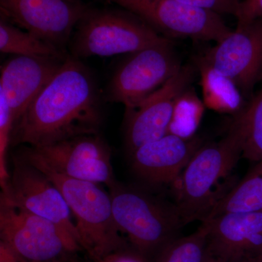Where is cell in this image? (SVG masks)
I'll list each match as a JSON object with an SVG mask.
<instances>
[{
  "mask_svg": "<svg viewBox=\"0 0 262 262\" xmlns=\"http://www.w3.org/2000/svg\"><path fill=\"white\" fill-rule=\"evenodd\" d=\"M101 122V96L94 77L78 58L67 56L15 124L11 142L41 147L96 135Z\"/></svg>",
  "mask_w": 262,
  "mask_h": 262,
  "instance_id": "6da1fadb",
  "label": "cell"
},
{
  "mask_svg": "<svg viewBox=\"0 0 262 262\" xmlns=\"http://www.w3.org/2000/svg\"><path fill=\"white\" fill-rule=\"evenodd\" d=\"M242 152V137L234 121L223 139L196 151L177 187L176 206L184 225L206 220L237 185L232 175Z\"/></svg>",
  "mask_w": 262,
  "mask_h": 262,
  "instance_id": "7a4b0ae2",
  "label": "cell"
},
{
  "mask_svg": "<svg viewBox=\"0 0 262 262\" xmlns=\"http://www.w3.org/2000/svg\"><path fill=\"white\" fill-rule=\"evenodd\" d=\"M20 156L39 169L58 187L70 208L81 246L98 262H104L124 246L115 223L110 194L99 184L58 173L25 147Z\"/></svg>",
  "mask_w": 262,
  "mask_h": 262,
  "instance_id": "3957f363",
  "label": "cell"
},
{
  "mask_svg": "<svg viewBox=\"0 0 262 262\" xmlns=\"http://www.w3.org/2000/svg\"><path fill=\"white\" fill-rule=\"evenodd\" d=\"M77 27L71 45L77 58L131 54L170 41L137 15L115 10L88 9Z\"/></svg>",
  "mask_w": 262,
  "mask_h": 262,
  "instance_id": "277c9868",
  "label": "cell"
},
{
  "mask_svg": "<svg viewBox=\"0 0 262 262\" xmlns=\"http://www.w3.org/2000/svg\"><path fill=\"white\" fill-rule=\"evenodd\" d=\"M111 189L115 223L143 254L163 249L184 226L176 205L165 204L144 193L116 184Z\"/></svg>",
  "mask_w": 262,
  "mask_h": 262,
  "instance_id": "5b68a950",
  "label": "cell"
},
{
  "mask_svg": "<svg viewBox=\"0 0 262 262\" xmlns=\"http://www.w3.org/2000/svg\"><path fill=\"white\" fill-rule=\"evenodd\" d=\"M0 236L25 262H63L81 250L54 223L2 195Z\"/></svg>",
  "mask_w": 262,
  "mask_h": 262,
  "instance_id": "8992f818",
  "label": "cell"
},
{
  "mask_svg": "<svg viewBox=\"0 0 262 262\" xmlns=\"http://www.w3.org/2000/svg\"><path fill=\"white\" fill-rule=\"evenodd\" d=\"M170 42L131 53L114 74L108 98L127 112L138 107L182 68Z\"/></svg>",
  "mask_w": 262,
  "mask_h": 262,
  "instance_id": "52a82bcc",
  "label": "cell"
},
{
  "mask_svg": "<svg viewBox=\"0 0 262 262\" xmlns=\"http://www.w3.org/2000/svg\"><path fill=\"white\" fill-rule=\"evenodd\" d=\"M2 189V196L53 222L73 244L82 249L72 212L63 194L46 174L20 155L13 158L12 174Z\"/></svg>",
  "mask_w": 262,
  "mask_h": 262,
  "instance_id": "ba28073f",
  "label": "cell"
},
{
  "mask_svg": "<svg viewBox=\"0 0 262 262\" xmlns=\"http://www.w3.org/2000/svg\"><path fill=\"white\" fill-rule=\"evenodd\" d=\"M195 63L206 65L227 77L246 99H250L253 88L262 80V19L237 24L235 30Z\"/></svg>",
  "mask_w": 262,
  "mask_h": 262,
  "instance_id": "9c48e42d",
  "label": "cell"
},
{
  "mask_svg": "<svg viewBox=\"0 0 262 262\" xmlns=\"http://www.w3.org/2000/svg\"><path fill=\"white\" fill-rule=\"evenodd\" d=\"M121 6L172 37L217 43L232 32L220 14L179 0H132Z\"/></svg>",
  "mask_w": 262,
  "mask_h": 262,
  "instance_id": "30bf717a",
  "label": "cell"
},
{
  "mask_svg": "<svg viewBox=\"0 0 262 262\" xmlns=\"http://www.w3.org/2000/svg\"><path fill=\"white\" fill-rule=\"evenodd\" d=\"M32 154L58 173L79 180L115 185L110 148L97 135L77 136L41 147Z\"/></svg>",
  "mask_w": 262,
  "mask_h": 262,
  "instance_id": "8fae6325",
  "label": "cell"
},
{
  "mask_svg": "<svg viewBox=\"0 0 262 262\" xmlns=\"http://www.w3.org/2000/svg\"><path fill=\"white\" fill-rule=\"evenodd\" d=\"M0 7L19 27L61 51L88 10L77 0H0Z\"/></svg>",
  "mask_w": 262,
  "mask_h": 262,
  "instance_id": "7c38bea8",
  "label": "cell"
},
{
  "mask_svg": "<svg viewBox=\"0 0 262 262\" xmlns=\"http://www.w3.org/2000/svg\"><path fill=\"white\" fill-rule=\"evenodd\" d=\"M196 67L182 66L181 70L160 89L129 114L125 131L126 147L131 155L146 143L169 133L177 98L190 87Z\"/></svg>",
  "mask_w": 262,
  "mask_h": 262,
  "instance_id": "4fadbf2b",
  "label": "cell"
},
{
  "mask_svg": "<svg viewBox=\"0 0 262 262\" xmlns=\"http://www.w3.org/2000/svg\"><path fill=\"white\" fill-rule=\"evenodd\" d=\"M206 251L229 262L262 258V211L230 212L208 219Z\"/></svg>",
  "mask_w": 262,
  "mask_h": 262,
  "instance_id": "5bb4252c",
  "label": "cell"
},
{
  "mask_svg": "<svg viewBox=\"0 0 262 262\" xmlns=\"http://www.w3.org/2000/svg\"><path fill=\"white\" fill-rule=\"evenodd\" d=\"M64 60L16 56L3 65L0 92L11 110L14 125L54 77Z\"/></svg>",
  "mask_w": 262,
  "mask_h": 262,
  "instance_id": "9a60e30c",
  "label": "cell"
},
{
  "mask_svg": "<svg viewBox=\"0 0 262 262\" xmlns=\"http://www.w3.org/2000/svg\"><path fill=\"white\" fill-rule=\"evenodd\" d=\"M201 146L200 139H185L168 133L131 155L133 170L150 184L174 183Z\"/></svg>",
  "mask_w": 262,
  "mask_h": 262,
  "instance_id": "2e32d148",
  "label": "cell"
},
{
  "mask_svg": "<svg viewBox=\"0 0 262 262\" xmlns=\"http://www.w3.org/2000/svg\"><path fill=\"white\" fill-rule=\"evenodd\" d=\"M195 65L201 72L203 101L206 106L225 113H241L244 110L246 98L234 82L206 65Z\"/></svg>",
  "mask_w": 262,
  "mask_h": 262,
  "instance_id": "e0dca14e",
  "label": "cell"
},
{
  "mask_svg": "<svg viewBox=\"0 0 262 262\" xmlns=\"http://www.w3.org/2000/svg\"><path fill=\"white\" fill-rule=\"evenodd\" d=\"M256 163L245 178L219 203L206 220L230 212L262 211V160Z\"/></svg>",
  "mask_w": 262,
  "mask_h": 262,
  "instance_id": "ac0fdd59",
  "label": "cell"
},
{
  "mask_svg": "<svg viewBox=\"0 0 262 262\" xmlns=\"http://www.w3.org/2000/svg\"><path fill=\"white\" fill-rule=\"evenodd\" d=\"M0 51L15 56L64 59V52L4 20L0 22Z\"/></svg>",
  "mask_w": 262,
  "mask_h": 262,
  "instance_id": "d6986e66",
  "label": "cell"
},
{
  "mask_svg": "<svg viewBox=\"0 0 262 262\" xmlns=\"http://www.w3.org/2000/svg\"><path fill=\"white\" fill-rule=\"evenodd\" d=\"M234 122L238 126L242 137V157L255 163L261 161L262 86L250 98Z\"/></svg>",
  "mask_w": 262,
  "mask_h": 262,
  "instance_id": "ffe728a7",
  "label": "cell"
},
{
  "mask_svg": "<svg viewBox=\"0 0 262 262\" xmlns=\"http://www.w3.org/2000/svg\"><path fill=\"white\" fill-rule=\"evenodd\" d=\"M206 222L186 237L173 239L162 249L157 262H203L208 242Z\"/></svg>",
  "mask_w": 262,
  "mask_h": 262,
  "instance_id": "44dd1931",
  "label": "cell"
},
{
  "mask_svg": "<svg viewBox=\"0 0 262 262\" xmlns=\"http://www.w3.org/2000/svg\"><path fill=\"white\" fill-rule=\"evenodd\" d=\"M204 111L203 101L187 89L176 101L169 133L185 139L192 138Z\"/></svg>",
  "mask_w": 262,
  "mask_h": 262,
  "instance_id": "7402d4cb",
  "label": "cell"
},
{
  "mask_svg": "<svg viewBox=\"0 0 262 262\" xmlns=\"http://www.w3.org/2000/svg\"><path fill=\"white\" fill-rule=\"evenodd\" d=\"M14 127V119L8 101L0 92V180L1 186L5 185L10 175L7 169V151L11 141Z\"/></svg>",
  "mask_w": 262,
  "mask_h": 262,
  "instance_id": "603a6c76",
  "label": "cell"
},
{
  "mask_svg": "<svg viewBox=\"0 0 262 262\" xmlns=\"http://www.w3.org/2000/svg\"><path fill=\"white\" fill-rule=\"evenodd\" d=\"M182 3L214 12L217 14L237 15L242 0H179Z\"/></svg>",
  "mask_w": 262,
  "mask_h": 262,
  "instance_id": "cb8c5ba5",
  "label": "cell"
},
{
  "mask_svg": "<svg viewBox=\"0 0 262 262\" xmlns=\"http://www.w3.org/2000/svg\"><path fill=\"white\" fill-rule=\"evenodd\" d=\"M235 18L237 24L262 19V0H242Z\"/></svg>",
  "mask_w": 262,
  "mask_h": 262,
  "instance_id": "d4e9b609",
  "label": "cell"
},
{
  "mask_svg": "<svg viewBox=\"0 0 262 262\" xmlns=\"http://www.w3.org/2000/svg\"><path fill=\"white\" fill-rule=\"evenodd\" d=\"M203 262H229L225 261V260L222 259V258L217 257L214 255L211 254V253H208L206 251V256H205L204 260Z\"/></svg>",
  "mask_w": 262,
  "mask_h": 262,
  "instance_id": "484cf974",
  "label": "cell"
},
{
  "mask_svg": "<svg viewBox=\"0 0 262 262\" xmlns=\"http://www.w3.org/2000/svg\"><path fill=\"white\" fill-rule=\"evenodd\" d=\"M115 262H138L135 261V260L132 259V258H119L117 261Z\"/></svg>",
  "mask_w": 262,
  "mask_h": 262,
  "instance_id": "4316f807",
  "label": "cell"
},
{
  "mask_svg": "<svg viewBox=\"0 0 262 262\" xmlns=\"http://www.w3.org/2000/svg\"><path fill=\"white\" fill-rule=\"evenodd\" d=\"M112 1L115 2L120 5H122L124 3H127L129 1H132V0H112Z\"/></svg>",
  "mask_w": 262,
  "mask_h": 262,
  "instance_id": "83f0119b",
  "label": "cell"
}]
</instances>
